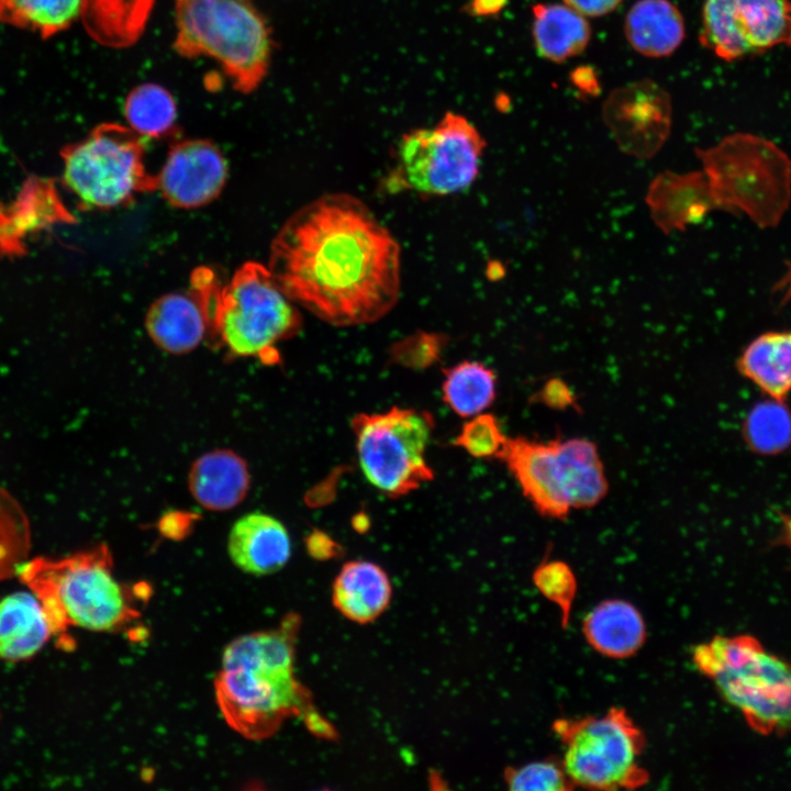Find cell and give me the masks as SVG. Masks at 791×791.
Instances as JSON below:
<instances>
[{
    "instance_id": "6da1fadb",
    "label": "cell",
    "mask_w": 791,
    "mask_h": 791,
    "mask_svg": "<svg viewBox=\"0 0 791 791\" xmlns=\"http://www.w3.org/2000/svg\"><path fill=\"white\" fill-rule=\"evenodd\" d=\"M268 267L297 305L334 326L377 322L400 296V245L345 192L322 194L294 212L272 239Z\"/></svg>"
},
{
    "instance_id": "7a4b0ae2",
    "label": "cell",
    "mask_w": 791,
    "mask_h": 791,
    "mask_svg": "<svg viewBox=\"0 0 791 791\" xmlns=\"http://www.w3.org/2000/svg\"><path fill=\"white\" fill-rule=\"evenodd\" d=\"M298 625L290 616L277 628L241 635L224 648L214 681L216 703L227 724L248 739L269 737L308 703L293 671Z\"/></svg>"
},
{
    "instance_id": "3957f363",
    "label": "cell",
    "mask_w": 791,
    "mask_h": 791,
    "mask_svg": "<svg viewBox=\"0 0 791 791\" xmlns=\"http://www.w3.org/2000/svg\"><path fill=\"white\" fill-rule=\"evenodd\" d=\"M191 286L205 304L209 333L232 355L274 360L277 343L301 326L297 304L259 263L243 264L225 285L201 267L192 274Z\"/></svg>"
},
{
    "instance_id": "277c9868",
    "label": "cell",
    "mask_w": 791,
    "mask_h": 791,
    "mask_svg": "<svg viewBox=\"0 0 791 791\" xmlns=\"http://www.w3.org/2000/svg\"><path fill=\"white\" fill-rule=\"evenodd\" d=\"M16 576L40 601L62 646L68 645L69 626L112 632L138 616L114 577L107 546L62 558L34 557Z\"/></svg>"
},
{
    "instance_id": "5b68a950",
    "label": "cell",
    "mask_w": 791,
    "mask_h": 791,
    "mask_svg": "<svg viewBox=\"0 0 791 791\" xmlns=\"http://www.w3.org/2000/svg\"><path fill=\"white\" fill-rule=\"evenodd\" d=\"M175 52L215 60L234 90L247 94L266 78L270 26L253 0H175Z\"/></svg>"
},
{
    "instance_id": "8992f818",
    "label": "cell",
    "mask_w": 791,
    "mask_h": 791,
    "mask_svg": "<svg viewBox=\"0 0 791 791\" xmlns=\"http://www.w3.org/2000/svg\"><path fill=\"white\" fill-rule=\"evenodd\" d=\"M498 459L534 510L547 519L562 521L572 510L594 508L609 492L599 448L586 437H508Z\"/></svg>"
},
{
    "instance_id": "52a82bcc",
    "label": "cell",
    "mask_w": 791,
    "mask_h": 791,
    "mask_svg": "<svg viewBox=\"0 0 791 791\" xmlns=\"http://www.w3.org/2000/svg\"><path fill=\"white\" fill-rule=\"evenodd\" d=\"M692 660L756 733L791 731V661L747 634L716 635L693 648Z\"/></svg>"
},
{
    "instance_id": "ba28073f",
    "label": "cell",
    "mask_w": 791,
    "mask_h": 791,
    "mask_svg": "<svg viewBox=\"0 0 791 791\" xmlns=\"http://www.w3.org/2000/svg\"><path fill=\"white\" fill-rule=\"evenodd\" d=\"M694 153L722 211L744 213L760 229L779 225L791 203V158L780 146L736 132Z\"/></svg>"
},
{
    "instance_id": "9c48e42d",
    "label": "cell",
    "mask_w": 791,
    "mask_h": 791,
    "mask_svg": "<svg viewBox=\"0 0 791 791\" xmlns=\"http://www.w3.org/2000/svg\"><path fill=\"white\" fill-rule=\"evenodd\" d=\"M63 182L89 210L132 203L157 190L156 175L145 167L143 136L119 123L97 125L85 138L62 151Z\"/></svg>"
},
{
    "instance_id": "30bf717a",
    "label": "cell",
    "mask_w": 791,
    "mask_h": 791,
    "mask_svg": "<svg viewBox=\"0 0 791 791\" xmlns=\"http://www.w3.org/2000/svg\"><path fill=\"white\" fill-rule=\"evenodd\" d=\"M553 732L562 745L561 761L575 787L630 790L649 780L639 761L646 737L625 709L557 718Z\"/></svg>"
},
{
    "instance_id": "8fae6325",
    "label": "cell",
    "mask_w": 791,
    "mask_h": 791,
    "mask_svg": "<svg viewBox=\"0 0 791 791\" xmlns=\"http://www.w3.org/2000/svg\"><path fill=\"white\" fill-rule=\"evenodd\" d=\"M484 148L477 127L448 111L434 126L402 135L390 186L431 197L460 192L477 179Z\"/></svg>"
},
{
    "instance_id": "7c38bea8",
    "label": "cell",
    "mask_w": 791,
    "mask_h": 791,
    "mask_svg": "<svg viewBox=\"0 0 791 791\" xmlns=\"http://www.w3.org/2000/svg\"><path fill=\"white\" fill-rule=\"evenodd\" d=\"M430 413L394 406L382 413L353 417L359 466L380 492L399 498L433 479L425 459L433 431Z\"/></svg>"
},
{
    "instance_id": "4fadbf2b",
    "label": "cell",
    "mask_w": 791,
    "mask_h": 791,
    "mask_svg": "<svg viewBox=\"0 0 791 791\" xmlns=\"http://www.w3.org/2000/svg\"><path fill=\"white\" fill-rule=\"evenodd\" d=\"M700 43L734 62L791 46V0H704Z\"/></svg>"
},
{
    "instance_id": "5bb4252c",
    "label": "cell",
    "mask_w": 791,
    "mask_h": 791,
    "mask_svg": "<svg viewBox=\"0 0 791 791\" xmlns=\"http://www.w3.org/2000/svg\"><path fill=\"white\" fill-rule=\"evenodd\" d=\"M602 116L619 148L636 158H650L664 146L672 124L669 93L650 79L614 89Z\"/></svg>"
},
{
    "instance_id": "9a60e30c",
    "label": "cell",
    "mask_w": 791,
    "mask_h": 791,
    "mask_svg": "<svg viewBox=\"0 0 791 791\" xmlns=\"http://www.w3.org/2000/svg\"><path fill=\"white\" fill-rule=\"evenodd\" d=\"M226 177L227 165L215 144L203 138H176L156 175L157 190L176 208H199L220 194Z\"/></svg>"
},
{
    "instance_id": "2e32d148",
    "label": "cell",
    "mask_w": 791,
    "mask_h": 791,
    "mask_svg": "<svg viewBox=\"0 0 791 791\" xmlns=\"http://www.w3.org/2000/svg\"><path fill=\"white\" fill-rule=\"evenodd\" d=\"M645 202L655 225L666 235L684 231L713 210H721L703 170H665L649 183Z\"/></svg>"
},
{
    "instance_id": "e0dca14e",
    "label": "cell",
    "mask_w": 791,
    "mask_h": 791,
    "mask_svg": "<svg viewBox=\"0 0 791 791\" xmlns=\"http://www.w3.org/2000/svg\"><path fill=\"white\" fill-rule=\"evenodd\" d=\"M227 554L241 571L256 577L268 576L288 562L291 556L290 536L278 519L252 512L232 525Z\"/></svg>"
},
{
    "instance_id": "ac0fdd59",
    "label": "cell",
    "mask_w": 791,
    "mask_h": 791,
    "mask_svg": "<svg viewBox=\"0 0 791 791\" xmlns=\"http://www.w3.org/2000/svg\"><path fill=\"white\" fill-rule=\"evenodd\" d=\"M145 326L152 341L163 350L185 354L194 349L209 333V317L200 293H167L149 307Z\"/></svg>"
},
{
    "instance_id": "d6986e66",
    "label": "cell",
    "mask_w": 791,
    "mask_h": 791,
    "mask_svg": "<svg viewBox=\"0 0 791 791\" xmlns=\"http://www.w3.org/2000/svg\"><path fill=\"white\" fill-rule=\"evenodd\" d=\"M582 633L595 651L612 659L634 656L647 637L642 613L622 599L603 600L593 606L583 619Z\"/></svg>"
},
{
    "instance_id": "ffe728a7",
    "label": "cell",
    "mask_w": 791,
    "mask_h": 791,
    "mask_svg": "<svg viewBox=\"0 0 791 791\" xmlns=\"http://www.w3.org/2000/svg\"><path fill=\"white\" fill-rule=\"evenodd\" d=\"M245 460L229 449L209 452L192 464L188 486L193 499L210 511H226L245 498L249 488Z\"/></svg>"
},
{
    "instance_id": "44dd1931",
    "label": "cell",
    "mask_w": 791,
    "mask_h": 791,
    "mask_svg": "<svg viewBox=\"0 0 791 791\" xmlns=\"http://www.w3.org/2000/svg\"><path fill=\"white\" fill-rule=\"evenodd\" d=\"M624 34L638 54L667 57L682 44L686 23L670 0H637L626 13Z\"/></svg>"
},
{
    "instance_id": "7402d4cb",
    "label": "cell",
    "mask_w": 791,
    "mask_h": 791,
    "mask_svg": "<svg viewBox=\"0 0 791 791\" xmlns=\"http://www.w3.org/2000/svg\"><path fill=\"white\" fill-rule=\"evenodd\" d=\"M390 579L378 565L366 560L346 562L333 584L334 606L357 623L376 620L389 605Z\"/></svg>"
},
{
    "instance_id": "603a6c76",
    "label": "cell",
    "mask_w": 791,
    "mask_h": 791,
    "mask_svg": "<svg viewBox=\"0 0 791 791\" xmlns=\"http://www.w3.org/2000/svg\"><path fill=\"white\" fill-rule=\"evenodd\" d=\"M53 637L46 614L33 593L16 592L0 600V659L26 660Z\"/></svg>"
},
{
    "instance_id": "cb8c5ba5",
    "label": "cell",
    "mask_w": 791,
    "mask_h": 791,
    "mask_svg": "<svg viewBox=\"0 0 791 791\" xmlns=\"http://www.w3.org/2000/svg\"><path fill=\"white\" fill-rule=\"evenodd\" d=\"M156 0H82L80 20L88 35L110 48H126L142 37Z\"/></svg>"
},
{
    "instance_id": "d4e9b609",
    "label": "cell",
    "mask_w": 791,
    "mask_h": 791,
    "mask_svg": "<svg viewBox=\"0 0 791 791\" xmlns=\"http://www.w3.org/2000/svg\"><path fill=\"white\" fill-rule=\"evenodd\" d=\"M532 36L542 58L562 63L580 55L591 40L587 18L567 4L535 3L532 5Z\"/></svg>"
},
{
    "instance_id": "484cf974",
    "label": "cell",
    "mask_w": 791,
    "mask_h": 791,
    "mask_svg": "<svg viewBox=\"0 0 791 791\" xmlns=\"http://www.w3.org/2000/svg\"><path fill=\"white\" fill-rule=\"evenodd\" d=\"M738 371L773 399L791 391V330L757 336L737 360Z\"/></svg>"
},
{
    "instance_id": "4316f807",
    "label": "cell",
    "mask_w": 791,
    "mask_h": 791,
    "mask_svg": "<svg viewBox=\"0 0 791 791\" xmlns=\"http://www.w3.org/2000/svg\"><path fill=\"white\" fill-rule=\"evenodd\" d=\"M495 394L497 375L479 361L465 360L444 370L443 400L460 416L482 413Z\"/></svg>"
},
{
    "instance_id": "83f0119b",
    "label": "cell",
    "mask_w": 791,
    "mask_h": 791,
    "mask_svg": "<svg viewBox=\"0 0 791 791\" xmlns=\"http://www.w3.org/2000/svg\"><path fill=\"white\" fill-rule=\"evenodd\" d=\"M129 126L143 137L161 138L177 132V104L163 86L146 82L136 86L124 102Z\"/></svg>"
},
{
    "instance_id": "f1b7e54d",
    "label": "cell",
    "mask_w": 791,
    "mask_h": 791,
    "mask_svg": "<svg viewBox=\"0 0 791 791\" xmlns=\"http://www.w3.org/2000/svg\"><path fill=\"white\" fill-rule=\"evenodd\" d=\"M82 0H2L0 22L47 38L80 19Z\"/></svg>"
},
{
    "instance_id": "f546056e",
    "label": "cell",
    "mask_w": 791,
    "mask_h": 791,
    "mask_svg": "<svg viewBox=\"0 0 791 791\" xmlns=\"http://www.w3.org/2000/svg\"><path fill=\"white\" fill-rule=\"evenodd\" d=\"M743 433L751 450L761 455L781 453L791 444V412L783 400L759 402L749 411Z\"/></svg>"
},
{
    "instance_id": "4dcf8cb0",
    "label": "cell",
    "mask_w": 791,
    "mask_h": 791,
    "mask_svg": "<svg viewBox=\"0 0 791 791\" xmlns=\"http://www.w3.org/2000/svg\"><path fill=\"white\" fill-rule=\"evenodd\" d=\"M30 548L29 516L18 499L0 486V579L16 573Z\"/></svg>"
},
{
    "instance_id": "1f68e13d",
    "label": "cell",
    "mask_w": 791,
    "mask_h": 791,
    "mask_svg": "<svg viewBox=\"0 0 791 791\" xmlns=\"http://www.w3.org/2000/svg\"><path fill=\"white\" fill-rule=\"evenodd\" d=\"M533 582L544 598L558 606L561 625L566 627L578 589L571 567L559 559H546L534 570Z\"/></svg>"
},
{
    "instance_id": "d6a6232c",
    "label": "cell",
    "mask_w": 791,
    "mask_h": 791,
    "mask_svg": "<svg viewBox=\"0 0 791 791\" xmlns=\"http://www.w3.org/2000/svg\"><path fill=\"white\" fill-rule=\"evenodd\" d=\"M504 780L510 790L516 791H566L576 788L561 759L556 757L510 767L504 772Z\"/></svg>"
},
{
    "instance_id": "836d02e7",
    "label": "cell",
    "mask_w": 791,
    "mask_h": 791,
    "mask_svg": "<svg viewBox=\"0 0 791 791\" xmlns=\"http://www.w3.org/2000/svg\"><path fill=\"white\" fill-rule=\"evenodd\" d=\"M508 436L502 432L499 420L488 413H480L466 422L455 439V445L476 458H495L504 448Z\"/></svg>"
},
{
    "instance_id": "e575fe53",
    "label": "cell",
    "mask_w": 791,
    "mask_h": 791,
    "mask_svg": "<svg viewBox=\"0 0 791 791\" xmlns=\"http://www.w3.org/2000/svg\"><path fill=\"white\" fill-rule=\"evenodd\" d=\"M439 343V337L434 335L412 336L394 347L393 358L406 367L425 368L438 358Z\"/></svg>"
},
{
    "instance_id": "d590c367",
    "label": "cell",
    "mask_w": 791,
    "mask_h": 791,
    "mask_svg": "<svg viewBox=\"0 0 791 791\" xmlns=\"http://www.w3.org/2000/svg\"><path fill=\"white\" fill-rule=\"evenodd\" d=\"M536 403L552 410H579V402L572 388L561 378L548 379L535 394Z\"/></svg>"
},
{
    "instance_id": "8d00e7d4",
    "label": "cell",
    "mask_w": 791,
    "mask_h": 791,
    "mask_svg": "<svg viewBox=\"0 0 791 791\" xmlns=\"http://www.w3.org/2000/svg\"><path fill=\"white\" fill-rule=\"evenodd\" d=\"M586 18H599L614 11L623 0H562Z\"/></svg>"
},
{
    "instance_id": "74e56055",
    "label": "cell",
    "mask_w": 791,
    "mask_h": 791,
    "mask_svg": "<svg viewBox=\"0 0 791 791\" xmlns=\"http://www.w3.org/2000/svg\"><path fill=\"white\" fill-rule=\"evenodd\" d=\"M505 2L506 0H471L467 10L476 16H489L497 14Z\"/></svg>"
},
{
    "instance_id": "f35d334b",
    "label": "cell",
    "mask_w": 791,
    "mask_h": 791,
    "mask_svg": "<svg viewBox=\"0 0 791 791\" xmlns=\"http://www.w3.org/2000/svg\"><path fill=\"white\" fill-rule=\"evenodd\" d=\"M788 269L781 279L772 288V294L779 296V308L783 307L791 299V261L787 264Z\"/></svg>"
},
{
    "instance_id": "ab89813d",
    "label": "cell",
    "mask_w": 791,
    "mask_h": 791,
    "mask_svg": "<svg viewBox=\"0 0 791 791\" xmlns=\"http://www.w3.org/2000/svg\"><path fill=\"white\" fill-rule=\"evenodd\" d=\"M2 0H0V18H1Z\"/></svg>"
}]
</instances>
